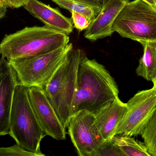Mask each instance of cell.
<instances>
[{
    "mask_svg": "<svg viewBox=\"0 0 156 156\" xmlns=\"http://www.w3.org/2000/svg\"><path fill=\"white\" fill-rule=\"evenodd\" d=\"M84 52L73 48L44 89L58 119L66 129L72 115L78 68Z\"/></svg>",
    "mask_w": 156,
    "mask_h": 156,
    "instance_id": "cell-3",
    "label": "cell"
},
{
    "mask_svg": "<svg viewBox=\"0 0 156 156\" xmlns=\"http://www.w3.org/2000/svg\"><path fill=\"white\" fill-rule=\"evenodd\" d=\"M127 109L126 104L120 98L105 106L97 112L94 122L104 142L111 141L115 136V133Z\"/></svg>",
    "mask_w": 156,
    "mask_h": 156,
    "instance_id": "cell-13",
    "label": "cell"
},
{
    "mask_svg": "<svg viewBox=\"0 0 156 156\" xmlns=\"http://www.w3.org/2000/svg\"><path fill=\"white\" fill-rule=\"evenodd\" d=\"M152 82L154 83V87L155 89L156 90V77L153 80Z\"/></svg>",
    "mask_w": 156,
    "mask_h": 156,
    "instance_id": "cell-26",
    "label": "cell"
},
{
    "mask_svg": "<svg viewBox=\"0 0 156 156\" xmlns=\"http://www.w3.org/2000/svg\"><path fill=\"white\" fill-rule=\"evenodd\" d=\"M142 1L149 4L150 5L156 7V0H142Z\"/></svg>",
    "mask_w": 156,
    "mask_h": 156,
    "instance_id": "cell-24",
    "label": "cell"
},
{
    "mask_svg": "<svg viewBox=\"0 0 156 156\" xmlns=\"http://www.w3.org/2000/svg\"><path fill=\"white\" fill-rule=\"evenodd\" d=\"M90 5L96 9L101 10L103 5L106 0H74Z\"/></svg>",
    "mask_w": 156,
    "mask_h": 156,
    "instance_id": "cell-22",
    "label": "cell"
},
{
    "mask_svg": "<svg viewBox=\"0 0 156 156\" xmlns=\"http://www.w3.org/2000/svg\"><path fill=\"white\" fill-rule=\"evenodd\" d=\"M23 7L45 26L68 35L73 32L74 25L71 18L65 16L57 8H53L39 0H28Z\"/></svg>",
    "mask_w": 156,
    "mask_h": 156,
    "instance_id": "cell-12",
    "label": "cell"
},
{
    "mask_svg": "<svg viewBox=\"0 0 156 156\" xmlns=\"http://www.w3.org/2000/svg\"><path fill=\"white\" fill-rule=\"evenodd\" d=\"M141 136L149 154L156 156V110Z\"/></svg>",
    "mask_w": 156,
    "mask_h": 156,
    "instance_id": "cell-17",
    "label": "cell"
},
{
    "mask_svg": "<svg viewBox=\"0 0 156 156\" xmlns=\"http://www.w3.org/2000/svg\"><path fill=\"white\" fill-rule=\"evenodd\" d=\"M27 90L32 108L46 135L58 141L65 140L66 129L58 119L44 90L37 87H30Z\"/></svg>",
    "mask_w": 156,
    "mask_h": 156,
    "instance_id": "cell-9",
    "label": "cell"
},
{
    "mask_svg": "<svg viewBox=\"0 0 156 156\" xmlns=\"http://www.w3.org/2000/svg\"><path fill=\"white\" fill-rule=\"evenodd\" d=\"M18 83L8 61L0 58V136L9 134L10 115L15 88Z\"/></svg>",
    "mask_w": 156,
    "mask_h": 156,
    "instance_id": "cell-10",
    "label": "cell"
},
{
    "mask_svg": "<svg viewBox=\"0 0 156 156\" xmlns=\"http://www.w3.org/2000/svg\"><path fill=\"white\" fill-rule=\"evenodd\" d=\"M119 92L114 79L105 67L94 59H89L84 53L78 68L72 115L81 111L94 115L119 99Z\"/></svg>",
    "mask_w": 156,
    "mask_h": 156,
    "instance_id": "cell-1",
    "label": "cell"
},
{
    "mask_svg": "<svg viewBox=\"0 0 156 156\" xmlns=\"http://www.w3.org/2000/svg\"><path fill=\"white\" fill-rule=\"evenodd\" d=\"M91 156H127L118 147L114 144L112 140L104 142L101 146L94 151Z\"/></svg>",
    "mask_w": 156,
    "mask_h": 156,
    "instance_id": "cell-18",
    "label": "cell"
},
{
    "mask_svg": "<svg viewBox=\"0 0 156 156\" xmlns=\"http://www.w3.org/2000/svg\"><path fill=\"white\" fill-rule=\"evenodd\" d=\"M70 12L74 27L80 32L86 30L90 23L88 18L85 16L77 12L72 11Z\"/></svg>",
    "mask_w": 156,
    "mask_h": 156,
    "instance_id": "cell-20",
    "label": "cell"
},
{
    "mask_svg": "<svg viewBox=\"0 0 156 156\" xmlns=\"http://www.w3.org/2000/svg\"><path fill=\"white\" fill-rule=\"evenodd\" d=\"M28 1V0H5L6 6L12 9L23 7Z\"/></svg>",
    "mask_w": 156,
    "mask_h": 156,
    "instance_id": "cell-21",
    "label": "cell"
},
{
    "mask_svg": "<svg viewBox=\"0 0 156 156\" xmlns=\"http://www.w3.org/2000/svg\"><path fill=\"white\" fill-rule=\"evenodd\" d=\"M0 156H46L28 152L17 144L8 147H0Z\"/></svg>",
    "mask_w": 156,
    "mask_h": 156,
    "instance_id": "cell-19",
    "label": "cell"
},
{
    "mask_svg": "<svg viewBox=\"0 0 156 156\" xmlns=\"http://www.w3.org/2000/svg\"><path fill=\"white\" fill-rule=\"evenodd\" d=\"M78 156H91L90 154H83L80 152H77Z\"/></svg>",
    "mask_w": 156,
    "mask_h": 156,
    "instance_id": "cell-25",
    "label": "cell"
},
{
    "mask_svg": "<svg viewBox=\"0 0 156 156\" xmlns=\"http://www.w3.org/2000/svg\"><path fill=\"white\" fill-rule=\"evenodd\" d=\"M69 35L47 27H26L5 36L0 43L1 57L7 61L44 55L69 44Z\"/></svg>",
    "mask_w": 156,
    "mask_h": 156,
    "instance_id": "cell-2",
    "label": "cell"
},
{
    "mask_svg": "<svg viewBox=\"0 0 156 156\" xmlns=\"http://www.w3.org/2000/svg\"><path fill=\"white\" fill-rule=\"evenodd\" d=\"M61 8L66 9L70 12H77L85 16L92 22L101 10L96 9L90 5L74 0H51Z\"/></svg>",
    "mask_w": 156,
    "mask_h": 156,
    "instance_id": "cell-16",
    "label": "cell"
},
{
    "mask_svg": "<svg viewBox=\"0 0 156 156\" xmlns=\"http://www.w3.org/2000/svg\"><path fill=\"white\" fill-rule=\"evenodd\" d=\"M0 5H6L5 2V0H0Z\"/></svg>",
    "mask_w": 156,
    "mask_h": 156,
    "instance_id": "cell-27",
    "label": "cell"
},
{
    "mask_svg": "<svg viewBox=\"0 0 156 156\" xmlns=\"http://www.w3.org/2000/svg\"><path fill=\"white\" fill-rule=\"evenodd\" d=\"M68 134L77 152L91 154L104 143L94 122V115L81 111L71 116Z\"/></svg>",
    "mask_w": 156,
    "mask_h": 156,
    "instance_id": "cell-8",
    "label": "cell"
},
{
    "mask_svg": "<svg viewBox=\"0 0 156 156\" xmlns=\"http://www.w3.org/2000/svg\"><path fill=\"white\" fill-rule=\"evenodd\" d=\"M112 141L127 156H152L144 143L133 137L116 135Z\"/></svg>",
    "mask_w": 156,
    "mask_h": 156,
    "instance_id": "cell-15",
    "label": "cell"
},
{
    "mask_svg": "<svg viewBox=\"0 0 156 156\" xmlns=\"http://www.w3.org/2000/svg\"><path fill=\"white\" fill-rule=\"evenodd\" d=\"M72 43L44 55L8 60L18 83L27 88L44 90L73 48Z\"/></svg>",
    "mask_w": 156,
    "mask_h": 156,
    "instance_id": "cell-5",
    "label": "cell"
},
{
    "mask_svg": "<svg viewBox=\"0 0 156 156\" xmlns=\"http://www.w3.org/2000/svg\"><path fill=\"white\" fill-rule=\"evenodd\" d=\"M25 150L42 154L40 143L46 135L30 103L27 88L18 83L15 88L9 134Z\"/></svg>",
    "mask_w": 156,
    "mask_h": 156,
    "instance_id": "cell-4",
    "label": "cell"
},
{
    "mask_svg": "<svg viewBox=\"0 0 156 156\" xmlns=\"http://www.w3.org/2000/svg\"><path fill=\"white\" fill-rule=\"evenodd\" d=\"M127 109L115 136L141 135L156 110L154 87L138 92L126 103Z\"/></svg>",
    "mask_w": 156,
    "mask_h": 156,
    "instance_id": "cell-7",
    "label": "cell"
},
{
    "mask_svg": "<svg viewBox=\"0 0 156 156\" xmlns=\"http://www.w3.org/2000/svg\"><path fill=\"white\" fill-rule=\"evenodd\" d=\"M144 53L136 69L137 76L152 81L156 77V42H143Z\"/></svg>",
    "mask_w": 156,
    "mask_h": 156,
    "instance_id": "cell-14",
    "label": "cell"
},
{
    "mask_svg": "<svg viewBox=\"0 0 156 156\" xmlns=\"http://www.w3.org/2000/svg\"><path fill=\"white\" fill-rule=\"evenodd\" d=\"M121 37L141 43L156 42V7L142 0L127 2L112 26Z\"/></svg>",
    "mask_w": 156,
    "mask_h": 156,
    "instance_id": "cell-6",
    "label": "cell"
},
{
    "mask_svg": "<svg viewBox=\"0 0 156 156\" xmlns=\"http://www.w3.org/2000/svg\"><path fill=\"white\" fill-rule=\"evenodd\" d=\"M7 12V6L0 5V20L5 16Z\"/></svg>",
    "mask_w": 156,
    "mask_h": 156,
    "instance_id": "cell-23",
    "label": "cell"
},
{
    "mask_svg": "<svg viewBox=\"0 0 156 156\" xmlns=\"http://www.w3.org/2000/svg\"><path fill=\"white\" fill-rule=\"evenodd\" d=\"M129 0H106L101 10L84 32V37L92 42L110 37L118 14Z\"/></svg>",
    "mask_w": 156,
    "mask_h": 156,
    "instance_id": "cell-11",
    "label": "cell"
}]
</instances>
